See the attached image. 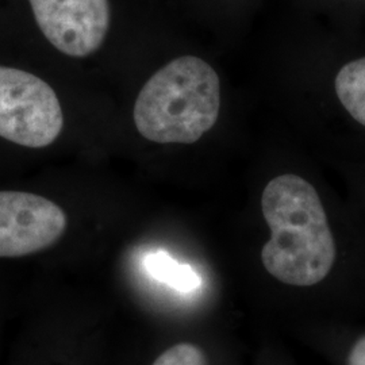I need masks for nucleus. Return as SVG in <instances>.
Wrapping results in <instances>:
<instances>
[{"mask_svg": "<svg viewBox=\"0 0 365 365\" xmlns=\"http://www.w3.org/2000/svg\"><path fill=\"white\" fill-rule=\"evenodd\" d=\"M261 210L271 230L261 250L268 274L295 287L321 283L330 274L337 250L317 190L298 175L277 176L262 191Z\"/></svg>", "mask_w": 365, "mask_h": 365, "instance_id": "obj_1", "label": "nucleus"}, {"mask_svg": "<svg viewBox=\"0 0 365 365\" xmlns=\"http://www.w3.org/2000/svg\"><path fill=\"white\" fill-rule=\"evenodd\" d=\"M221 86L214 68L194 56L172 60L146 81L133 118L138 133L157 144H194L220 117Z\"/></svg>", "mask_w": 365, "mask_h": 365, "instance_id": "obj_2", "label": "nucleus"}, {"mask_svg": "<svg viewBox=\"0 0 365 365\" xmlns=\"http://www.w3.org/2000/svg\"><path fill=\"white\" fill-rule=\"evenodd\" d=\"M64 128L57 93L38 76L0 66V137L26 148L52 145Z\"/></svg>", "mask_w": 365, "mask_h": 365, "instance_id": "obj_3", "label": "nucleus"}, {"mask_svg": "<svg viewBox=\"0 0 365 365\" xmlns=\"http://www.w3.org/2000/svg\"><path fill=\"white\" fill-rule=\"evenodd\" d=\"M66 214L53 200L0 191V257H24L53 247L66 230Z\"/></svg>", "mask_w": 365, "mask_h": 365, "instance_id": "obj_4", "label": "nucleus"}, {"mask_svg": "<svg viewBox=\"0 0 365 365\" xmlns=\"http://www.w3.org/2000/svg\"><path fill=\"white\" fill-rule=\"evenodd\" d=\"M39 30L58 52L87 57L105 42L110 21L108 0H29Z\"/></svg>", "mask_w": 365, "mask_h": 365, "instance_id": "obj_5", "label": "nucleus"}, {"mask_svg": "<svg viewBox=\"0 0 365 365\" xmlns=\"http://www.w3.org/2000/svg\"><path fill=\"white\" fill-rule=\"evenodd\" d=\"M145 271L158 283L179 292H194L202 286V279L190 265L175 260L167 252L149 253L144 260Z\"/></svg>", "mask_w": 365, "mask_h": 365, "instance_id": "obj_6", "label": "nucleus"}, {"mask_svg": "<svg viewBox=\"0 0 365 365\" xmlns=\"http://www.w3.org/2000/svg\"><path fill=\"white\" fill-rule=\"evenodd\" d=\"M334 87L348 114L365 126V57L342 66L336 76Z\"/></svg>", "mask_w": 365, "mask_h": 365, "instance_id": "obj_7", "label": "nucleus"}, {"mask_svg": "<svg viewBox=\"0 0 365 365\" xmlns=\"http://www.w3.org/2000/svg\"><path fill=\"white\" fill-rule=\"evenodd\" d=\"M152 365H209L203 351L188 342L170 346L161 353Z\"/></svg>", "mask_w": 365, "mask_h": 365, "instance_id": "obj_8", "label": "nucleus"}, {"mask_svg": "<svg viewBox=\"0 0 365 365\" xmlns=\"http://www.w3.org/2000/svg\"><path fill=\"white\" fill-rule=\"evenodd\" d=\"M348 365H365V336L354 344L348 356Z\"/></svg>", "mask_w": 365, "mask_h": 365, "instance_id": "obj_9", "label": "nucleus"}]
</instances>
